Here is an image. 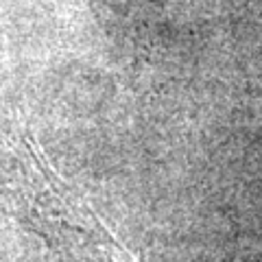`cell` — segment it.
Returning <instances> with one entry per match:
<instances>
[{
  "instance_id": "cell-1",
  "label": "cell",
  "mask_w": 262,
  "mask_h": 262,
  "mask_svg": "<svg viewBox=\"0 0 262 262\" xmlns=\"http://www.w3.org/2000/svg\"><path fill=\"white\" fill-rule=\"evenodd\" d=\"M13 199L24 227L63 262H140L92 208L35 160Z\"/></svg>"
}]
</instances>
